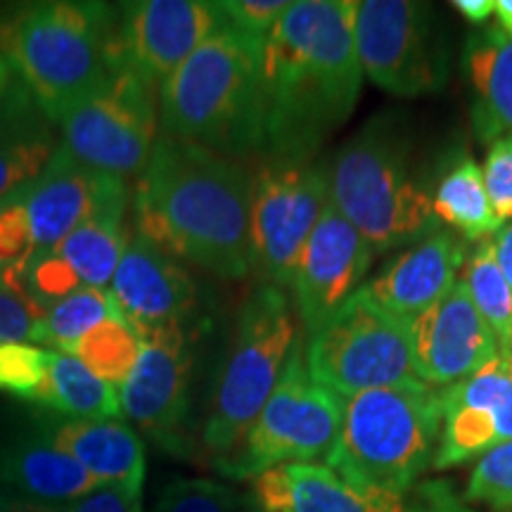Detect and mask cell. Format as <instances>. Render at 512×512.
Returning a JSON list of instances; mask_svg holds the SVG:
<instances>
[{
    "mask_svg": "<svg viewBox=\"0 0 512 512\" xmlns=\"http://www.w3.org/2000/svg\"><path fill=\"white\" fill-rule=\"evenodd\" d=\"M354 8L356 0H297L264 38L261 159H316L354 114L363 88Z\"/></svg>",
    "mask_w": 512,
    "mask_h": 512,
    "instance_id": "obj_1",
    "label": "cell"
},
{
    "mask_svg": "<svg viewBox=\"0 0 512 512\" xmlns=\"http://www.w3.org/2000/svg\"><path fill=\"white\" fill-rule=\"evenodd\" d=\"M254 171L159 133L131 195L133 230L178 261L223 280L252 273Z\"/></svg>",
    "mask_w": 512,
    "mask_h": 512,
    "instance_id": "obj_2",
    "label": "cell"
},
{
    "mask_svg": "<svg viewBox=\"0 0 512 512\" xmlns=\"http://www.w3.org/2000/svg\"><path fill=\"white\" fill-rule=\"evenodd\" d=\"M119 8L43 0L0 8V57L53 124L121 67Z\"/></svg>",
    "mask_w": 512,
    "mask_h": 512,
    "instance_id": "obj_3",
    "label": "cell"
},
{
    "mask_svg": "<svg viewBox=\"0 0 512 512\" xmlns=\"http://www.w3.org/2000/svg\"><path fill=\"white\" fill-rule=\"evenodd\" d=\"M261 43L226 22L159 86V133L216 155H266Z\"/></svg>",
    "mask_w": 512,
    "mask_h": 512,
    "instance_id": "obj_4",
    "label": "cell"
},
{
    "mask_svg": "<svg viewBox=\"0 0 512 512\" xmlns=\"http://www.w3.org/2000/svg\"><path fill=\"white\" fill-rule=\"evenodd\" d=\"M330 204L375 254L411 247L434 230L432 190L396 121H368L328 159Z\"/></svg>",
    "mask_w": 512,
    "mask_h": 512,
    "instance_id": "obj_5",
    "label": "cell"
},
{
    "mask_svg": "<svg viewBox=\"0 0 512 512\" xmlns=\"http://www.w3.org/2000/svg\"><path fill=\"white\" fill-rule=\"evenodd\" d=\"M290 292L256 283L242 299L223 358L211 377L197 451L219 463L245 439L302 339Z\"/></svg>",
    "mask_w": 512,
    "mask_h": 512,
    "instance_id": "obj_6",
    "label": "cell"
},
{
    "mask_svg": "<svg viewBox=\"0 0 512 512\" xmlns=\"http://www.w3.org/2000/svg\"><path fill=\"white\" fill-rule=\"evenodd\" d=\"M441 392L413 380L344 401L339 437L325 458L349 482L411 494L437 456Z\"/></svg>",
    "mask_w": 512,
    "mask_h": 512,
    "instance_id": "obj_7",
    "label": "cell"
},
{
    "mask_svg": "<svg viewBox=\"0 0 512 512\" xmlns=\"http://www.w3.org/2000/svg\"><path fill=\"white\" fill-rule=\"evenodd\" d=\"M342 418L344 399L311 380L304 363V339H299L278 387L245 439L211 467L230 482H245L275 465L316 463L330 456Z\"/></svg>",
    "mask_w": 512,
    "mask_h": 512,
    "instance_id": "obj_8",
    "label": "cell"
},
{
    "mask_svg": "<svg viewBox=\"0 0 512 512\" xmlns=\"http://www.w3.org/2000/svg\"><path fill=\"white\" fill-rule=\"evenodd\" d=\"M304 363L311 380L344 401L418 380L403 323L363 297L361 290L306 337Z\"/></svg>",
    "mask_w": 512,
    "mask_h": 512,
    "instance_id": "obj_9",
    "label": "cell"
},
{
    "mask_svg": "<svg viewBox=\"0 0 512 512\" xmlns=\"http://www.w3.org/2000/svg\"><path fill=\"white\" fill-rule=\"evenodd\" d=\"M330 204L325 159H261L252 192V273L290 290L299 256Z\"/></svg>",
    "mask_w": 512,
    "mask_h": 512,
    "instance_id": "obj_10",
    "label": "cell"
},
{
    "mask_svg": "<svg viewBox=\"0 0 512 512\" xmlns=\"http://www.w3.org/2000/svg\"><path fill=\"white\" fill-rule=\"evenodd\" d=\"M76 162L117 178H138L159 138V88L121 67L60 119Z\"/></svg>",
    "mask_w": 512,
    "mask_h": 512,
    "instance_id": "obj_11",
    "label": "cell"
},
{
    "mask_svg": "<svg viewBox=\"0 0 512 512\" xmlns=\"http://www.w3.org/2000/svg\"><path fill=\"white\" fill-rule=\"evenodd\" d=\"M354 41L363 76L396 98L444 91L451 55L432 5L356 0Z\"/></svg>",
    "mask_w": 512,
    "mask_h": 512,
    "instance_id": "obj_12",
    "label": "cell"
},
{
    "mask_svg": "<svg viewBox=\"0 0 512 512\" xmlns=\"http://www.w3.org/2000/svg\"><path fill=\"white\" fill-rule=\"evenodd\" d=\"M202 328H174L140 339V356L119 384L121 415L133 430L174 458L197 453L192 392Z\"/></svg>",
    "mask_w": 512,
    "mask_h": 512,
    "instance_id": "obj_13",
    "label": "cell"
},
{
    "mask_svg": "<svg viewBox=\"0 0 512 512\" xmlns=\"http://www.w3.org/2000/svg\"><path fill=\"white\" fill-rule=\"evenodd\" d=\"M375 249L328 204L313 228L290 287V299L306 337L323 328L366 285Z\"/></svg>",
    "mask_w": 512,
    "mask_h": 512,
    "instance_id": "obj_14",
    "label": "cell"
},
{
    "mask_svg": "<svg viewBox=\"0 0 512 512\" xmlns=\"http://www.w3.org/2000/svg\"><path fill=\"white\" fill-rule=\"evenodd\" d=\"M112 299L121 323L138 339L174 328H202L200 285L174 256L133 230L117 273Z\"/></svg>",
    "mask_w": 512,
    "mask_h": 512,
    "instance_id": "obj_15",
    "label": "cell"
},
{
    "mask_svg": "<svg viewBox=\"0 0 512 512\" xmlns=\"http://www.w3.org/2000/svg\"><path fill=\"white\" fill-rule=\"evenodd\" d=\"M117 8L121 64L155 88L223 24L219 3L207 0H136Z\"/></svg>",
    "mask_w": 512,
    "mask_h": 512,
    "instance_id": "obj_16",
    "label": "cell"
},
{
    "mask_svg": "<svg viewBox=\"0 0 512 512\" xmlns=\"http://www.w3.org/2000/svg\"><path fill=\"white\" fill-rule=\"evenodd\" d=\"M439 392L441 432L434 470L479 460L512 441V354L501 351L486 366Z\"/></svg>",
    "mask_w": 512,
    "mask_h": 512,
    "instance_id": "obj_17",
    "label": "cell"
},
{
    "mask_svg": "<svg viewBox=\"0 0 512 512\" xmlns=\"http://www.w3.org/2000/svg\"><path fill=\"white\" fill-rule=\"evenodd\" d=\"M403 328L415 377L437 389L463 380L501 354L496 335L479 316L463 280L430 309L406 320Z\"/></svg>",
    "mask_w": 512,
    "mask_h": 512,
    "instance_id": "obj_18",
    "label": "cell"
},
{
    "mask_svg": "<svg viewBox=\"0 0 512 512\" xmlns=\"http://www.w3.org/2000/svg\"><path fill=\"white\" fill-rule=\"evenodd\" d=\"M467 242L448 228L399 249L373 278L366 280L361 294L401 323L437 304L460 280Z\"/></svg>",
    "mask_w": 512,
    "mask_h": 512,
    "instance_id": "obj_19",
    "label": "cell"
},
{
    "mask_svg": "<svg viewBox=\"0 0 512 512\" xmlns=\"http://www.w3.org/2000/svg\"><path fill=\"white\" fill-rule=\"evenodd\" d=\"M121 185L128 181L88 169L76 162L62 143L57 145L46 169L24 188L34 256L55 252Z\"/></svg>",
    "mask_w": 512,
    "mask_h": 512,
    "instance_id": "obj_20",
    "label": "cell"
},
{
    "mask_svg": "<svg viewBox=\"0 0 512 512\" xmlns=\"http://www.w3.org/2000/svg\"><path fill=\"white\" fill-rule=\"evenodd\" d=\"M249 494L264 512H411L408 494L354 484L328 463L275 465Z\"/></svg>",
    "mask_w": 512,
    "mask_h": 512,
    "instance_id": "obj_21",
    "label": "cell"
},
{
    "mask_svg": "<svg viewBox=\"0 0 512 512\" xmlns=\"http://www.w3.org/2000/svg\"><path fill=\"white\" fill-rule=\"evenodd\" d=\"M31 422L64 456L74 458L100 484L143 489L147 475L145 441L124 420H79L38 411Z\"/></svg>",
    "mask_w": 512,
    "mask_h": 512,
    "instance_id": "obj_22",
    "label": "cell"
},
{
    "mask_svg": "<svg viewBox=\"0 0 512 512\" xmlns=\"http://www.w3.org/2000/svg\"><path fill=\"white\" fill-rule=\"evenodd\" d=\"M74 458L64 456L34 422L0 432V491L19 501L62 508L98 489Z\"/></svg>",
    "mask_w": 512,
    "mask_h": 512,
    "instance_id": "obj_23",
    "label": "cell"
},
{
    "mask_svg": "<svg viewBox=\"0 0 512 512\" xmlns=\"http://www.w3.org/2000/svg\"><path fill=\"white\" fill-rule=\"evenodd\" d=\"M55 150V124L12 74L0 98V202L27 188Z\"/></svg>",
    "mask_w": 512,
    "mask_h": 512,
    "instance_id": "obj_24",
    "label": "cell"
},
{
    "mask_svg": "<svg viewBox=\"0 0 512 512\" xmlns=\"http://www.w3.org/2000/svg\"><path fill=\"white\" fill-rule=\"evenodd\" d=\"M463 72L475 93V124L484 140L512 136V41L498 27L467 36Z\"/></svg>",
    "mask_w": 512,
    "mask_h": 512,
    "instance_id": "obj_25",
    "label": "cell"
},
{
    "mask_svg": "<svg viewBox=\"0 0 512 512\" xmlns=\"http://www.w3.org/2000/svg\"><path fill=\"white\" fill-rule=\"evenodd\" d=\"M131 188L121 185L112 192L91 219L81 223L67 240L55 249L57 254L74 268L81 285L110 290L121 256L133 235L131 216Z\"/></svg>",
    "mask_w": 512,
    "mask_h": 512,
    "instance_id": "obj_26",
    "label": "cell"
},
{
    "mask_svg": "<svg viewBox=\"0 0 512 512\" xmlns=\"http://www.w3.org/2000/svg\"><path fill=\"white\" fill-rule=\"evenodd\" d=\"M29 406L79 420H112L121 415L119 389L100 380L74 354L55 349H46V377Z\"/></svg>",
    "mask_w": 512,
    "mask_h": 512,
    "instance_id": "obj_27",
    "label": "cell"
},
{
    "mask_svg": "<svg viewBox=\"0 0 512 512\" xmlns=\"http://www.w3.org/2000/svg\"><path fill=\"white\" fill-rule=\"evenodd\" d=\"M432 214L441 228H448L472 245L494 240L503 228L486 195L482 166L472 157L453 162L451 169L434 185Z\"/></svg>",
    "mask_w": 512,
    "mask_h": 512,
    "instance_id": "obj_28",
    "label": "cell"
},
{
    "mask_svg": "<svg viewBox=\"0 0 512 512\" xmlns=\"http://www.w3.org/2000/svg\"><path fill=\"white\" fill-rule=\"evenodd\" d=\"M460 280L505 354H512V287L496 264L494 242H479L467 252Z\"/></svg>",
    "mask_w": 512,
    "mask_h": 512,
    "instance_id": "obj_29",
    "label": "cell"
},
{
    "mask_svg": "<svg viewBox=\"0 0 512 512\" xmlns=\"http://www.w3.org/2000/svg\"><path fill=\"white\" fill-rule=\"evenodd\" d=\"M110 318H119L110 290L81 285L69 297L55 302L43 316V344L55 351H72L83 335Z\"/></svg>",
    "mask_w": 512,
    "mask_h": 512,
    "instance_id": "obj_30",
    "label": "cell"
},
{
    "mask_svg": "<svg viewBox=\"0 0 512 512\" xmlns=\"http://www.w3.org/2000/svg\"><path fill=\"white\" fill-rule=\"evenodd\" d=\"M72 354L100 380L119 387L131 375L140 356V339L117 318L105 320L83 335L72 347Z\"/></svg>",
    "mask_w": 512,
    "mask_h": 512,
    "instance_id": "obj_31",
    "label": "cell"
},
{
    "mask_svg": "<svg viewBox=\"0 0 512 512\" xmlns=\"http://www.w3.org/2000/svg\"><path fill=\"white\" fill-rule=\"evenodd\" d=\"M245 491L207 477L174 479L159 491L152 512H238Z\"/></svg>",
    "mask_w": 512,
    "mask_h": 512,
    "instance_id": "obj_32",
    "label": "cell"
},
{
    "mask_svg": "<svg viewBox=\"0 0 512 512\" xmlns=\"http://www.w3.org/2000/svg\"><path fill=\"white\" fill-rule=\"evenodd\" d=\"M465 501L496 512H512V441L477 460L467 477Z\"/></svg>",
    "mask_w": 512,
    "mask_h": 512,
    "instance_id": "obj_33",
    "label": "cell"
},
{
    "mask_svg": "<svg viewBox=\"0 0 512 512\" xmlns=\"http://www.w3.org/2000/svg\"><path fill=\"white\" fill-rule=\"evenodd\" d=\"M34 256V238L27 207H24V190L15 197L0 202V266L5 268V287H10L22 275Z\"/></svg>",
    "mask_w": 512,
    "mask_h": 512,
    "instance_id": "obj_34",
    "label": "cell"
},
{
    "mask_svg": "<svg viewBox=\"0 0 512 512\" xmlns=\"http://www.w3.org/2000/svg\"><path fill=\"white\" fill-rule=\"evenodd\" d=\"M46 377V349L34 344H0V392L34 399Z\"/></svg>",
    "mask_w": 512,
    "mask_h": 512,
    "instance_id": "obj_35",
    "label": "cell"
},
{
    "mask_svg": "<svg viewBox=\"0 0 512 512\" xmlns=\"http://www.w3.org/2000/svg\"><path fill=\"white\" fill-rule=\"evenodd\" d=\"M46 311L0 285V344H43Z\"/></svg>",
    "mask_w": 512,
    "mask_h": 512,
    "instance_id": "obj_36",
    "label": "cell"
},
{
    "mask_svg": "<svg viewBox=\"0 0 512 512\" xmlns=\"http://www.w3.org/2000/svg\"><path fill=\"white\" fill-rule=\"evenodd\" d=\"M482 176L491 209L505 226L512 221V136L491 140L484 157Z\"/></svg>",
    "mask_w": 512,
    "mask_h": 512,
    "instance_id": "obj_37",
    "label": "cell"
},
{
    "mask_svg": "<svg viewBox=\"0 0 512 512\" xmlns=\"http://www.w3.org/2000/svg\"><path fill=\"white\" fill-rule=\"evenodd\" d=\"M290 8V0H221L223 22L240 34L264 41Z\"/></svg>",
    "mask_w": 512,
    "mask_h": 512,
    "instance_id": "obj_38",
    "label": "cell"
},
{
    "mask_svg": "<svg viewBox=\"0 0 512 512\" xmlns=\"http://www.w3.org/2000/svg\"><path fill=\"white\" fill-rule=\"evenodd\" d=\"M53 512H145L143 489L121 484H100L79 501L53 508Z\"/></svg>",
    "mask_w": 512,
    "mask_h": 512,
    "instance_id": "obj_39",
    "label": "cell"
},
{
    "mask_svg": "<svg viewBox=\"0 0 512 512\" xmlns=\"http://www.w3.org/2000/svg\"><path fill=\"white\" fill-rule=\"evenodd\" d=\"M460 17H465L472 27H486L496 12V0H456L451 3Z\"/></svg>",
    "mask_w": 512,
    "mask_h": 512,
    "instance_id": "obj_40",
    "label": "cell"
},
{
    "mask_svg": "<svg viewBox=\"0 0 512 512\" xmlns=\"http://www.w3.org/2000/svg\"><path fill=\"white\" fill-rule=\"evenodd\" d=\"M491 242H494L496 264H498V268H501L505 280H508L512 287V221L505 223V226L498 230L496 238Z\"/></svg>",
    "mask_w": 512,
    "mask_h": 512,
    "instance_id": "obj_41",
    "label": "cell"
},
{
    "mask_svg": "<svg viewBox=\"0 0 512 512\" xmlns=\"http://www.w3.org/2000/svg\"><path fill=\"white\" fill-rule=\"evenodd\" d=\"M0 512H53V508H48V505L19 501V498L0 491Z\"/></svg>",
    "mask_w": 512,
    "mask_h": 512,
    "instance_id": "obj_42",
    "label": "cell"
},
{
    "mask_svg": "<svg viewBox=\"0 0 512 512\" xmlns=\"http://www.w3.org/2000/svg\"><path fill=\"white\" fill-rule=\"evenodd\" d=\"M496 27L512 41V0H496Z\"/></svg>",
    "mask_w": 512,
    "mask_h": 512,
    "instance_id": "obj_43",
    "label": "cell"
},
{
    "mask_svg": "<svg viewBox=\"0 0 512 512\" xmlns=\"http://www.w3.org/2000/svg\"><path fill=\"white\" fill-rule=\"evenodd\" d=\"M10 81H12V72H10L8 62H5L3 57H0V98H3V93L8 91Z\"/></svg>",
    "mask_w": 512,
    "mask_h": 512,
    "instance_id": "obj_44",
    "label": "cell"
},
{
    "mask_svg": "<svg viewBox=\"0 0 512 512\" xmlns=\"http://www.w3.org/2000/svg\"><path fill=\"white\" fill-rule=\"evenodd\" d=\"M238 512H264L259 508V505H256V501L252 498V494H249V491H245V501H242V505H240V510Z\"/></svg>",
    "mask_w": 512,
    "mask_h": 512,
    "instance_id": "obj_45",
    "label": "cell"
},
{
    "mask_svg": "<svg viewBox=\"0 0 512 512\" xmlns=\"http://www.w3.org/2000/svg\"><path fill=\"white\" fill-rule=\"evenodd\" d=\"M0 285L5 287V268L3 266H0Z\"/></svg>",
    "mask_w": 512,
    "mask_h": 512,
    "instance_id": "obj_46",
    "label": "cell"
}]
</instances>
